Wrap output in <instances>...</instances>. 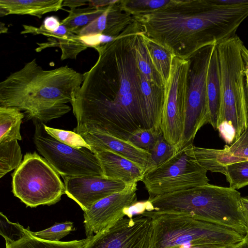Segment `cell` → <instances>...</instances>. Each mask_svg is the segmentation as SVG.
Segmentation results:
<instances>
[{
    "label": "cell",
    "instance_id": "obj_1",
    "mask_svg": "<svg viewBox=\"0 0 248 248\" xmlns=\"http://www.w3.org/2000/svg\"><path fill=\"white\" fill-rule=\"evenodd\" d=\"M142 29L135 21L112 41L95 49L98 58L83 74L71 103L77 124L127 140L142 127L143 96L135 45Z\"/></svg>",
    "mask_w": 248,
    "mask_h": 248
},
{
    "label": "cell",
    "instance_id": "obj_2",
    "mask_svg": "<svg viewBox=\"0 0 248 248\" xmlns=\"http://www.w3.org/2000/svg\"><path fill=\"white\" fill-rule=\"evenodd\" d=\"M144 35L188 60L202 48L234 36L248 16V4L215 5L213 0H170L162 8L133 16Z\"/></svg>",
    "mask_w": 248,
    "mask_h": 248
},
{
    "label": "cell",
    "instance_id": "obj_3",
    "mask_svg": "<svg viewBox=\"0 0 248 248\" xmlns=\"http://www.w3.org/2000/svg\"><path fill=\"white\" fill-rule=\"evenodd\" d=\"M83 80L82 74L67 65L44 70L33 59L0 83V106L18 108L26 120L45 124L71 110L67 104Z\"/></svg>",
    "mask_w": 248,
    "mask_h": 248
},
{
    "label": "cell",
    "instance_id": "obj_4",
    "mask_svg": "<svg viewBox=\"0 0 248 248\" xmlns=\"http://www.w3.org/2000/svg\"><path fill=\"white\" fill-rule=\"evenodd\" d=\"M241 193L208 184L149 198L152 209L181 215L230 228L246 235Z\"/></svg>",
    "mask_w": 248,
    "mask_h": 248
},
{
    "label": "cell",
    "instance_id": "obj_5",
    "mask_svg": "<svg viewBox=\"0 0 248 248\" xmlns=\"http://www.w3.org/2000/svg\"><path fill=\"white\" fill-rule=\"evenodd\" d=\"M243 43L237 35L217 45L220 72V98L217 125L228 144L248 129L246 119Z\"/></svg>",
    "mask_w": 248,
    "mask_h": 248
},
{
    "label": "cell",
    "instance_id": "obj_6",
    "mask_svg": "<svg viewBox=\"0 0 248 248\" xmlns=\"http://www.w3.org/2000/svg\"><path fill=\"white\" fill-rule=\"evenodd\" d=\"M141 214L152 219L153 248L201 244L233 247L245 237L230 228L181 215L154 210L145 211Z\"/></svg>",
    "mask_w": 248,
    "mask_h": 248
},
{
    "label": "cell",
    "instance_id": "obj_7",
    "mask_svg": "<svg viewBox=\"0 0 248 248\" xmlns=\"http://www.w3.org/2000/svg\"><path fill=\"white\" fill-rule=\"evenodd\" d=\"M12 176V192L27 206L54 204L65 194L58 173L35 152L24 155Z\"/></svg>",
    "mask_w": 248,
    "mask_h": 248
},
{
    "label": "cell",
    "instance_id": "obj_8",
    "mask_svg": "<svg viewBox=\"0 0 248 248\" xmlns=\"http://www.w3.org/2000/svg\"><path fill=\"white\" fill-rule=\"evenodd\" d=\"M207 172L187 153L186 147L146 171L141 181L151 198L208 184Z\"/></svg>",
    "mask_w": 248,
    "mask_h": 248
},
{
    "label": "cell",
    "instance_id": "obj_9",
    "mask_svg": "<svg viewBox=\"0 0 248 248\" xmlns=\"http://www.w3.org/2000/svg\"><path fill=\"white\" fill-rule=\"evenodd\" d=\"M217 46H205L188 59L187 96L179 150L193 144L198 131L209 124L207 76L210 61Z\"/></svg>",
    "mask_w": 248,
    "mask_h": 248
},
{
    "label": "cell",
    "instance_id": "obj_10",
    "mask_svg": "<svg viewBox=\"0 0 248 248\" xmlns=\"http://www.w3.org/2000/svg\"><path fill=\"white\" fill-rule=\"evenodd\" d=\"M35 122L33 142L38 152L62 178L103 176L99 161L91 150L77 149L56 140L45 130V124Z\"/></svg>",
    "mask_w": 248,
    "mask_h": 248
},
{
    "label": "cell",
    "instance_id": "obj_11",
    "mask_svg": "<svg viewBox=\"0 0 248 248\" xmlns=\"http://www.w3.org/2000/svg\"><path fill=\"white\" fill-rule=\"evenodd\" d=\"M189 64V60L173 56L170 77L165 85L160 130L165 140L175 146L177 152L183 133Z\"/></svg>",
    "mask_w": 248,
    "mask_h": 248
},
{
    "label": "cell",
    "instance_id": "obj_12",
    "mask_svg": "<svg viewBox=\"0 0 248 248\" xmlns=\"http://www.w3.org/2000/svg\"><path fill=\"white\" fill-rule=\"evenodd\" d=\"M150 217L140 214L124 218L93 235L83 248H153Z\"/></svg>",
    "mask_w": 248,
    "mask_h": 248
},
{
    "label": "cell",
    "instance_id": "obj_13",
    "mask_svg": "<svg viewBox=\"0 0 248 248\" xmlns=\"http://www.w3.org/2000/svg\"><path fill=\"white\" fill-rule=\"evenodd\" d=\"M137 183L114 193L92 204L84 211V226L87 237L93 236L123 218L125 210L137 202Z\"/></svg>",
    "mask_w": 248,
    "mask_h": 248
},
{
    "label": "cell",
    "instance_id": "obj_14",
    "mask_svg": "<svg viewBox=\"0 0 248 248\" xmlns=\"http://www.w3.org/2000/svg\"><path fill=\"white\" fill-rule=\"evenodd\" d=\"M73 131L80 135L96 152L108 150L119 154L138 165L145 173L155 167L149 152L140 149L128 140L87 124H77Z\"/></svg>",
    "mask_w": 248,
    "mask_h": 248
},
{
    "label": "cell",
    "instance_id": "obj_15",
    "mask_svg": "<svg viewBox=\"0 0 248 248\" xmlns=\"http://www.w3.org/2000/svg\"><path fill=\"white\" fill-rule=\"evenodd\" d=\"M65 193L84 211L99 200L124 190L129 185L103 176L63 178Z\"/></svg>",
    "mask_w": 248,
    "mask_h": 248
},
{
    "label": "cell",
    "instance_id": "obj_16",
    "mask_svg": "<svg viewBox=\"0 0 248 248\" xmlns=\"http://www.w3.org/2000/svg\"><path fill=\"white\" fill-rule=\"evenodd\" d=\"M187 153L207 170L224 175L227 166L248 160V128L232 143L222 149L186 147Z\"/></svg>",
    "mask_w": 248,
    "mask_h": 248
},
{
    "label": "cell",
    "instance_id": "obj_17",
    "mask_svg": "<svg viewBox=\"0 0 248 248\" xmlns=\"http://www.w3.org/2000/svg\"><path fill=\"white\" fill-rule=\"evenodd\" d=\"M100 163L104 177L127 185L141 181L144 171L136 163L115 152L104 150L94 153Z\"/></svg>",
    "mask_w": 248,
    "mask_h": 248
},
{
    "label": "cell",
    "instance_id": "obj_18",
    "mask_svg": "<svg viewBox=\"0 0 248 248\" xmlns=\"http://www.w3.org/2000/svg\"><path fill=\"white\" fill-rule=\"evenodd\" d=\"M140 74L144 100L142 116L143 128L159 130L165 98V87H158L149 82Z\"/></svg>",
    "mask_w": 248,
    "mask_h": 248
},
{
    "label": "cell",
    "instance_id": "obj_19",
    "mask_svg": "<svg viewBox=\"0 0 248 248\" xmlns=\"http://www.w3.org/2000/svg\"><path fill=\"white\" fill-rule=\"evenodd\" d=\"M46 36L48 37L47 42L37 43L38 47L35 49V51L39 52L47 47L58 46L62 51L61 60L76 59L80 52L88 47L78 35L73 33L65 25L61 24L55 31H47Z\"/></svg>",
    "mask_w": 248,
    "mask_h": 248
},
{
    "label": "cell",
    "instance_id": "obj_20",
    "mask_svg": "<svg viewBox=\"0 0 248 248\" xmlns=\"http://www.w3.org/2000/svg\"><path fill=\"white\" fill-rule=\"evenodd\" d=\"M63 0H0V16L28 15L41 18L63 7Z\"/></svg>",
    "mask_w": 248,
    "mask_h": 248
},
{
    "label": "cell",
    "instance_id": "obj_21",
    "mask_svg": "<svg viewBox=\"0 0 248 248\" xmlns=\"http://www.w3.org/2000/svg\"><path fill=\"white\" fill-rule=\"evenodd\" d=\"M206 95L209 124L215 130H217L220 98V72L217 47L213 53L209 64Z\"/></svg>",
    "mask_w": 248,
    "mask_h": 248
},
{
    "label": "cell",
    "instance_id": "obj_22",
    "mask_svg": "<svg viewBox=\"0 0 248 248\" xmlns=\"http://www.w3.org/2000/svg\"><path fill=\"white\" fill-rule=\"evenodd\" d=\"M26 228L24 235L14 242H5L6 248H83L93 236L81 240L53 242L38 238Z\"/></svg>",
    "mask_w": 248,
    "mask_h": 248
},
{
    "label": "cell",
    "instance_id": "obj_23",
    "mask_svg": "<svg viewBox=\"0 0 248 248\" xmlns=\"http://www.w3.org/2000/svg\"><path fill=\"white\" fill-rule=\"evenodd\" d=\"M18 108L0 106V143L21 140L20 125L25 114Z\"/></svg>",
    "mask_w": 248,
    "mask_h": 248
},
{
    "label": "cell",
    "instance_id": "obj_24",
    "mask_svg": "<svg viewBox=\"0 0 248 248\" xmlns=\"http://www.w3.org/2000/svg\"><path fill=\"white\" fill-rule=\"evenodd\" d=\"M141 36L150 58L165 85L171 70L173 54L168 49L141 33Z\"/></svg>",
    "mask_w": 248,
    "mask_h": 248
},
{
    "label": "cell",
    "instance_id": "obj_25",
    "mask_svg": "<svg viewBox=\"0 0 248 248\" xmlns=\"http://www.w3.org/2000/svg\"><path fill=\"white\" fill-rule=\"evenodd\" d=\"M107 6H89L86 8L67 10L69 14L61 22V24L65 25L69 31L78 35L80 30L100 16L106 11Z\"/></svg>",
    "mask_w": 248,
    "mask_h": 248
},
{
    "label": "cell",
    "instance_id": "obj_26",
    "mask_svg": "<svg viewBox=\"0 0 248 248\" xmlns=\"http://www.w3.org/2000/svg\"><path fill=\"white\" fill-rule=\"evenodd\" d=\"M142 32L137 35L135 45L139 70L149 82L158 87H165L163 79L156 70L148 54L141 36Z\"/></svg>",
    "mask_w": 248,
    "mask_h": 248
},
{
    "label": "cell",
    "instance_id": "obj_27",
    "mask_svg": "<svg viewBox=\"0 0 248 248\" xmlns=\"http://www.w3.org/2000/svg\"><path fill=\"white\" fill-rule=\"evenodd\" d=\"M22 159V154L17 140L0 143V178L17 169Z\"/></svg>",
    "mask_w": 248,
    "mask_h": 248
},
{
    "label": "cell",
    "instance_id": "obj_28",
    "mask_svg": "<svg viewBox=\"0 0 248 248\" xmlns=\"http://www.w3.org/2000/svg\"><path fill=\"white\" fill-rule=\"evenodd\" d=\"M170 0H120L122 9L132 16L151 13L166 5Z\"/></svg>",
    "mask_w": 248,
    "mask_h": 248
},
{
    "label": "cell",
    "instance_id": "obj_29",
    "mask_svg": "<svg viewBox=\"0 0 248 248\" xmlns=\"http://www.w3.org/2000/svg\"><path fill=\"white\" fill-rule=\"evenodd\" d=\"M225 175L232 188L237 190L248 186V160L227 166Z\"/></svg>",
    "mask_w": 248,
    "mask_h": 248
},
{
    "label": "cell",
    "instance_id": "obj_30",
    "mask_svg": "<svg viewBox=\"0 0 248 248\" xmlns=\"http://www.w3.org/2000/svg\"><path fill=\"white\" fill-rule=\"evenodd\" d=\"M161 132L160 129L140 128L130 135L128 141L136 147L150 153Z\"/></svg>",
    "mask_w": 248,
    "mask_h": 248
},
{
    "label": "cell",
    "instance_id": "obj_31",
    "mask_svg": "<svg viewBox=\"0 0 248 248\" xmlns=\"http://www.w3.org/2000/svg\"><path fill=\"white\" fill-rule=\"evenodd\" d=\"M46 132L60 142L77 149L86 148L91 150L90 146L83 138L74 131L50 127L44 125Z\"/></svg>",
    "mask_w": 248,
    "mask_h": 248
},
{
    "label": "cell",
    "instance_id": "obj_32",
    "mask_svg": "<svg viewBox=\"0 0 248 248\" xmlns=\"http://www.w3.org/2000/svg\"><path fill=\"white\" fill-rule=\"evenodd\" d=\"M74 230H75L74 223L67 221L56 223L50 227L41 231L36 232L30 231V232L33 236L41 239L58 242Z\"/></svg>",
    "mask_w": 248,
    "mask_h": 248
},
{
    "label": "cell",
    "instance_id": "obj_33",
    "mask_svg": "<svg viewBox=\"0 0 248 248\" xmlns=\"http://www.w3.org/2000/svg\"><path fill=\"white\" fill-rule=\"evenodd\" d=\"M176 152L175 146L170 144L165 140L162 132L159 134L154 146L150 151L155 166L165 162Z\"/></svg>",
    "mask_w": 248,
    "mask_h": 248
},
{
    "label": "cell",
    "instance_id": "obj_34",
    "mask_svg": "<svg viewBox=\"0 0 248 248\" xmlns=\"http://www.w3.org/2000/svg\"><path fill=\"white\" fill-rule=\"evenodd\" d=\"M0 215V233L5 242L16 241L24 235L26 228L18 223L11 222L2 212Z\"/></svg>",
    "mask_w": 248,
    "mask_h": 248
},
{
    "label": "cell",
    "instance_id": "obj_35",
    "mask_svg": "<svg viewBox=\"0 0 248 248\" xmlns=\"http://www.w3.org/2000/svg\"><path fill=\"white\" fill-rule=\"evenodd\" d=\"M61 25L58 18L54 16H47L44 20L40 27L49 31H55Z\"/></svg>",
    "mask_w": 248,
    "mask_h": 248
},
{
    "label": "cell",
    "instance_id": "obj_36",
    "mask_svg": "<svg viewBox=\"0 0 248 248\" xmlns=\"http://www.w3.org/2000/svg\"><path fill=\"white\" fill-rule=\"evenodd\" d=\"M90 5V0H63L62 3V6H67L70 8V10L79 8V7L85 5Z\"/></svg>",
    "mask_w": 248,
    "mask_h": 248
},
{
    "label": "cell",
    "instance_id": "obj_37",
    "mask_svg": "<svg viewBox=\"0 0 248 248\" xmlns=\"http://www.w3.org/2000/svg\"><path fill=\"white\" fill-rule=\"evenodd\" d=\"M224 245L217 244H201L192 245H184L172 248H232Z\"/></svg>",
    "mask_w": 248,
    "mask_h": 248
},
{
    "label": "cell",
    "instance_id": "obj_38",
    "mask_svg": "<svg viewBox=\"0 0 248 248\" xmlns=\"http://www.w3.org/2000/svg\"><path fill=\"white\" fill-rule=\"evenodd\" d=\"M241 53L245 65V84L248 85V49L244 45L242 46Z\"/></svg>",
    "mask_w": 248,
    "mask_h": 248
},
{
    "label": "cell",
    "instance_id": "obj_39",
    "mask_svg": "<svg viewBox=\"0 0 248 248\" xmlns=\"http://www.w3.org/2000/svg\"><path fill=\"white\" fill-rule=\"evenodd\" d=\"M241 203L247 225V234L246 236L248 237V196L242 197Z\"/></svg>",
    "mask_w": 248,
    "mask_h": 248
},
{
    "label": "cell",
    "instance_id": "obj_40",
    "mask_svg": "<svg viewBox=\"0 0 248 248\" xmlns=\"http://www.w3.org/2000/svg\"><path fill=\"white\" fill-rule=\"evenodd\" d=\"M117 0H90L89 6H93L96 7H105L115 2Z\"/></svg>",
    "mask_w": 248,
    "mask_h": 248
},
{
    "label": "cell",
    "instance_id": "obj_41",
    "mask_svg": "<svg viewBox=\"0 0 248 248\" xmlns=\"http://www.w3.org/2000/svg\"><path fill=\"white\" fill-rule=\"evenodd\" d=\"M245 108H246V119L247 128H248V85L245 84Z\"/></svg>",
    "mask_w": 248,
    "mask_h": 248
},
{
    "label": "cell",
    "instance_id": "obj_42",
    "mask_svg": "<svg viewBox=\"0 0 248 248\" xmlns=\"http://www.w3.org/2000/svg\"><path fill=\"white\" fill-rule=\"evenodd\" d=\"M232 248H248V237L245 235L243 240Z\"/></svg>",
    "mask_w": 248,
    "mask_h": 248
},
{
    "label": "cell",
    "instance_id": "obj_43",
    "mask_svg": "<svg viewBox=\"0 0 248 248\" xmlns=\"http://www.w3.org/2000/svg\"><path fill=\"white\" fill-rule=\"evenodd\" d=\"M0 33H5L7 32L8 31V28L7 27L5 26V24L2 22L0 23Z\"/></svg>",
    "mask_w": 248,
    "mask_h": 248
}]
</instances>
